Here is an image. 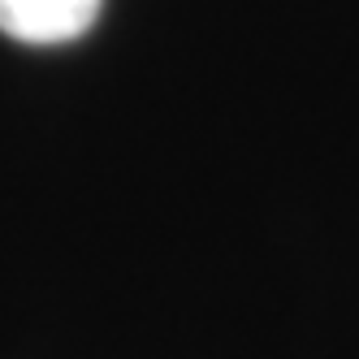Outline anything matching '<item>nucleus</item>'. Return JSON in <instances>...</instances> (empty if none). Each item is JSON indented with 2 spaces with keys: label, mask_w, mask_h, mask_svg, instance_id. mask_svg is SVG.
<instances>
[{
  "label": "nucleus",
  "mask_w": 359,
  "mask_h": 359,
  "mask_svg": "<svg viewBox=\"0 0 359 359\" xmlns=\"http://www.w3.org/2000/svg\"><path fill=\"white\" fill-rule=\"evenodd\" d=\"M100 18V0H0V31L18 43H69Z\"/></svg>",
  "instance_id": "1"
}]
</instances>
